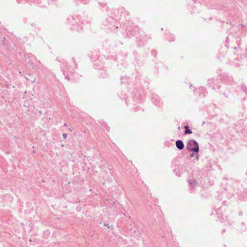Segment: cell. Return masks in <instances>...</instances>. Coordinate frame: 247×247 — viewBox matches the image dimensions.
Returning a JSON list of instances; mask_svg holds the SVG:
<instances>
[{
	"label": "cell",
	"instance_id": "6da1fadb",
	"mask_svg": "<svg viewBox=\"0 0 247 247\" xmlns=\"http://www.w3.org/2000/svg\"><path fill=\"white\" fill-rule=\"evenodd\" d=\"M188 150L191 152H198L199 151V147L197 142L193 140H191L187 144Z\"/></svg>",
	"mask_w": 247,
	"mask_h": 247
},
{
	"label": "cell",
	"instance_id": "7a4b0ae2",
	"mask_svg": "<svg viewBox=\"0 0 247 247\" xmlns=\"http://www.w3.org/2000/svg\"><path fill=\"white\" fill-rule=\"evenodd\" d=\"M176 145L177 147L180 150H182L184 148V144L183 141L180 140L176 142Z\"/></svg>",
	"mask_w": 247,
	"mask_h": 247
}]
</instances>
